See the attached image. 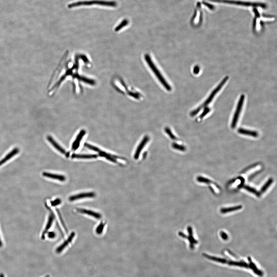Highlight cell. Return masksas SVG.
I'll return each instance as SVG.
<instances>
[{
  "instance_id": "obj_1",
  "label": "cell",
  "mask_w": 277,
  "mask_h": 277,
  "mask_svg": "<svg viewBox=\"0 0 277 277\" xmlns=\"http://www.w3.org/2000/svg\"><path fill=\"white\" fill-rule=\"evenodd\" d=\"M145 59L146 62L148 64L149 67H150V69L152 70L154 73L155 75L157 78L159 80V81L160 82L161 84L163 85L164 87L166 90H169V91H170L171 90V87L169 85L167 82L166 81V79H165L163 75H162L161 73L159 71L158 69L156 67L154 63H153L150 56L149 55H146L145 56Z\"/></svg>"
},
{
  "instance_id": "obj_2",
  "label": "cell",
  "mask_w": 277,
  "mask_h": 277,
  "mask_svg": "<svg viewBox=\"0 0 277 277\" xmlns=\"http://www.w3.org/2000/svg\"><path fill=\"white\" fill-rule=\"evenodd\" d=\"M99 5L109 7H115L117 6V4L115 1H79V2L73 3L69 4L68 5L69 8H74V7L81 6V5Z\"/></svg>"
},
{
  "instance_id": "obj_3",
  "label": "cell",
  "mask_w": 277,
  "mask_h": 277,
  "mask_svg": "<svg viewBox=\"0 0 277 277\" xmlns=\"http://www.w3.org/2000/svg\"><path fill=\"white\" fill-rule=\"evenodd\" d=\"M228 78H229V77L227 76L224 79H223L222 80V81L220 83V84L218 85L217 87H216V88H215V90H213V91L212 92V93H211L210 96H209V97L207 99V100L204 102V103L201 106H199V107H198L196 110H194V111L191 113V116H193L196 115L201 110L202 108H203L204 107H206L208 105L210 104L212 100L214 98L215 96L217 94L218 92L220 91L222 87H223L224 85L226 84V83L228 79Z\"/></svg>"
},
{
  "instance_id": "obj_4",
  "label": "cell",
  "mask_w": 277,
  "mask_h": 277,
  "mask_svg": "<svg viewBox=\"0 0 277 277\" xmlns=\"http://www.w3.org/2000/svg\"><path fill=\"white\" fill-rule=\"evenodd\" d=\"M245 99V96L244 95H242L239 99V102H238L236 111H235V114H234L233 118L232 119L231 124V127L232 128L234 129L236 127L238 119L239 118L240 114L241 111H242Z\"/></svg>"
},
{
  "instance_id": "obj_5",
  "label": "cell",
  "mask_w": 277,
  "mask_h": 277,
  "mask_svg": "<svg viewBox=\"0 0 277 277\" xmlns=\"http://www.w3.org/2000/svg\"><path fill=\"white\" fill-rule=\"evenodd\" d=\"M211 1L213 2L224 3L231 4H234V5H242V6H245L246 7H250L251 6H255L256 5H259V4H257L256 3L251 2H246V1H233V0H210Z\"/></svg>"
},
{
  "instance_id": "obj_6",
  "label": "cell",
  "mask_w": 277,
  "mask_h": 277,
  "mask_svg": "<svg viewBox=\"0 0 277 277\" xmlns=\"http://www.w3.org/2000/svg\"><path fill=\"white\" fill-rule=\"evenodd\" d=\"M96 196L95 193L94 192H87V193H81L78 194L73 195L69 198L70 201L79 200L80 199L87 198H93Z\"/></svg>"
},
{
  "instance_id": "obj_7",
  "label": "cell",
  "mask_w": 277,
  "mask_h": 277,
  "mask_svg": "<svg viewBox=\"0 0 277 277\" xmlns=\"http://www.w3.org/2000/svg\"><path fill=\"white\" fill-rule=\"evenodd\" d=\"M75 236V232H72L67 239L66 240L65 242L57 248L56 250V252L57 253H60L61 252H62L64 249L68 246L69 244L72 242Z\"/></svg>"
},
{
  "instance_id": "obj_8",
  "label": "cell",
  "mask_w": 277,
  "mask_h": 277,
  "mask_svg": "<svg viewBox=\"0 0 277 277\" xmlns=\"http://www.w3.org/2000/svg\"><path fill=\"white\" fill-rule=\"evenodd\" d=\"M86 133V131L85 130H81L80 132L77 135L76 138L73 143L72 146V150L75 151V150L78 149V148L79 147L80 144L81 143V140H82L83 137H84Z\"/></svg>"
},
{
  "instance_id": "obj_9",
  "label": "cell",
  "mask_w": 277,
  "mask_h": 277,
  "mask_svg": "<svg viewBox=\"0 0 277 277\" xmlns=\"http://www.w3.org/2000/svg\"><path fill=\"white\" fill-rule=\"evenodd\" d=\"M76 210L80 213L89 215V216H92L97 219H100L102 217L100 213L93 211H92L82 208H77Z\"/></svg>"
},
{
  "instance_id": "obj_10",
  "label": "cell",
  "mask_w": 277,
  "mask_h": 277,
  "mask_svg": "<svg viewBox=\"0 0 277 277\" xmlns=\"http://www.w3.org/2000/svg\"><path fill=\"white\" fill-rule=\"evenodd\" d=\"M47 139L48 141H49V143L54 146L55 148L57 150H58L60 152V153L62 154H63L67 155L66 152V150H64V149L62 148V147H61V146H60L58 144V143H57V142L53 139V138L51 136H47Z\"/></svg>"
},
{
  "instance_id": "obj_11",
  "label": "cell",
  "mask_w": 277,
  "mask_h": 277,
  "mask_svg": "<svg viewBox=\"0 0 277 277\" xmlns=\"http://www.w3.org/2000/svg\"><path fill=\"white\" fill-rule=\"evenodd\" d=\"M42 175L44 177L56 179V180L61 181H64L66 180L65 176L63 175L54 174L46 173V172H44L42 173Z\"/></svg>"
},
{
  "instance_id": "obj_12",
  "label": "cell",
  "mask_w": 277,
  "mask_h": 277,
  "mask_svg": "<svg viewBox=\"0 0 277 277\" xmlns=\"http://www.w3.org/2000/svg\"><path fill=\"white\" fill-rule=\"evenodd\" d=\"M19 151V149L18 148H15L12 151L8 153L7 155L5 156L4 159H3L1 160H0V166L4 164L5 162L8 161L10 159H11L12 157L17 154Z\"/></svg>"
},
{
  "instance_id": "obj_13",
  "label": "cell",
  "mask_w": 277,
  "mask_h": 277,
  "mask_svg": "<svg viewBox=\"0 0 277 277\" xmlns=\"http://www.w3.org/2000/svg\"><path fill=\"white\" fill-rule=\"evenodd\" d=\"M54 218H55L54 215L53 213H51L49 216V218L47 226H46L44 232H43L42 235V239H44V238H45L46 234L47 232L48 231L49 229L51 228L53 222L54 221Z\"/></svg>"
},
{
  "instance_id": "obj_14",
  "label": "cell",
  "mask_w": 277,
  "mask_h": 277,
  "mask_svg": "<svg viewBox=\"0 0 277 277\" xmlns=\"http://www.w3.org/2000/svg\"><path fill=\"white\" fill-rule=\"evenodd\" d=\"M99 153V155H100V157H105V158L107 159V160H110V161L112 162L113 163H117V160H116L115 158H120V157H117V156L109 154L101 150H100V151Z\"/></svg>"
},
{
  "instance_id": "obj_15",
  "label": "cell",
  "mask_w": 277,
  "mask_h": 277,
  "mask_svg": "<svg viewBox=\"0 0 277 277\" xmlns=\"http://www.w3.org/2000/svg\"><path fill=\"white\" fill-rule=\"evenodd\" d=\"M238 132L239 134L246 135H248L255 137H258V134L257 132L253 131V130H248L244 129L239 128L238 129Z\"/></svg>"
},
{
  "instance_id": "obj_16",
  "label": "cell",
  "mask_w": 277,
  "mask_h": 277,
  "mask_svg": "<svg viewBox=\"0 0 277 277\" xmlns=\"http://www.w3.org/2000/svg\"><path fill=\"white\" fill-rule=\"evenodd\" d=\"M72 158L77 159H94L98 157V155L96 154H73L72 155Z\"/></svg>"
},
{
  "instance_id": "obj_17",
  "label": "cell",
  "mask_w": 277,
  "mask_h": 277,
  "mask_svg": "<svg viewBox=\"0 0 277 277\" xmlns=\"http://www.w3.org/2000/svg\"><path fill=\"white\" fill-rule=\"evenodd\" d=\"M242 208V205H238V206L232 207L222 208L221 209L220 212L222 214H226L228 213V212L240 210Z\"/></svg>"
},
{
  "instance_id": "obj_18",
  "label": "cell",
  "mask_w": 277,
  "mask_h": 277,
  "mask_svg": "<svg viewBox=\"0 0 277 277\" xmlns=\"http://www.w3.org/2000/svg\"><path fill=\"white\" fill-rule=\"evenodd\" d=\"M189 232V236L188 238L189 242H190V247L191 249H193L194 248V246L195 244L198 243V242L194 239L193 237V231L191 228L189 227L188 228Z\"/></svg>"
},
{
  "instance_id": "obj_19",
  "label": "cell",
  "mask_w": 277,
  "mask_h": 277,
  "mask_svg": "<svg viewBox=\"0 0 277 277\" xmlns=\"http://www.w3.org/2000/svg\"><path fill=\"white\" fill-rule=\"evenodd\" d=\"M148 140V138H147V137H145L144 139L141 143H140V145L138 147L137 150H136L135 154L134 157L136 159H137L138 157V156H139V154H140V151H141L142 149H143V147H144L145 145L147 143Z\"/></svg>"
},
{
  "instance_id": "obj_20",
  "label": "cell",
  "mask_w": 277,
  "mask_h": 277,
  "mask_svg": "<svg viewBox=\"0 0 277 277\" xmlns=\"http://www.w3.org/2000/svg\"><path fill=\"white\" fill-rule=\"evenodd\" d=\"M273 180L272 178H270L269 179V180L266 182V183L265 184L262 186V189H261L260 193L261 194L265 193L267 189L268 188V187H269V186H271V185L272 184V183H273Z\"/></svg>"
},
{
  "instance_id": "obj_21",
  "label": "cell",
  "mask_w": 277,
  "mask_h": 277,
  "mask_svg": "<svg viewBox=\"0 0 277 277\" xmlns=\"http://www.w3.org/2000/svg\"><path fill=\"white\" fill-rule=\"evenodd\" d=\"M244 188L247 190L248 191L256 195L257 196L259 197L260 196L261 194L260 192H258L257 191L254 189V188L250 187V186H244Z\"/></svg>"
},
{
  "instance_id": "obj_22",
  "label": "cell",
  "mask_w": 277,
  "mask_h": 277,
  "mask_svg": "<svg viewBox=\"0 0 277 277\" xmlns=\"http://www.w3.org/2000/svg\"><path fill=\"white\" fill-rule=\"evenodd\" d=\"M106 223L103 222V221L100 222L99 226L97 227L96 229V232L98 235H101L102 233L103 230H104V226H105Z\"/></svg>"
},
{
  "instance_id": "obj_23",
  "label": "cell",
  "mask_w": 277,
  "mask_h": 277,
  "mask_svg": "<svg viewBox=\"0 0 277 277\" xmlns=\"http://www.w3.org/2000/svg\"><path fill=\"white\" fill-rule=\"evenodd\" d=\"M84 146H85L86 147H87V148L90 149V150H93L95 152H97V153H100V150H101L100 149L98 148V147L91 145L89 144L88 143H85Z\"/></svg>"
},
{
  "instance_id": "obj_24",
  "label": "cell",
  "mask_w": 277,
  "mask_h": 277,
  "mask_svg": "<svg viewBox=\"0 0 277 277\" xmlns=\"http://www.w3.org/2000/svg\"><path fill=\"white\" fill-rule=\"evenodd\" d=\"M197 180L198 181L200 182V183H206L207 184L212 183V181L209 180V179L201 177V176H199V177H198L197 178Z\"/></svg>"
},
{
  "instance_id": "obj_25",
  "label": "cell",
  "mask_w": 277,
  "mask_h": 277,
  "mask_svg": "<svg viewBox=\"0 0 277 277\" xmlns=\"http://www.w3.org/2000/svg\"><path fill=\"white\" fill-rule=\"evenodd\" d=\"M62 201L61 199L57 198L51 202V205L52 206H56L61 204Z\"/></svg>"
},
{
  "instance_id": "obj_26",
  "label": "cell",
  "mask_w": 277,
  "mask_h": 277,
  "mask_svg": "<svg viewBox=\"0 0 277 277\" xmlns=\"http://www.w3.org/2000/svg\"><path fill=\"white\" fill-rule=\"evenodd\" d=\"M127 21L125 20V21H123L120 24V25H119L116 28V31H118L119 30L123 28V27H124V26L127 25Z\"/></svg>"
},
{
  "instance_id": "obj_27",
  "label": "cell",
  "mask_w": 277,
  "mask_h": 277,
  "mask_svg": "<svg viewBox=\"0 0 277 277\" xmlns=\"http://www.w3.org/2000/svg\"><path fill=\"white\" fill-rule=\"evenodd\" d=\"M220 235L221 237L225 240H227L228 239V235L226 232L222 231L220 232Z\"/></svg>"
},
{
  "instance_id": "obj_28",
  "label": "cell",
  "mask_w": 277,
  "mask_h": 277,
  "mask_svg": "<svg viewBox=\"0 0 277 277\" xmlns=\"http://www.w3.org/2000/svg\"><path fill=\"white\" fill-rule=\"evenodd\" d=\"M210 111V110L208 108V107H206L204 110L203 112L202 113L201 115L200 116V118H202L204 117V116H206L207 114H208Z\"/></svg>"
},
{
  "instance_id": "obj_29",
  "label": "cell",
  "mask_w": 277,
  "mask_h": 277,
  "mask_svg": "<svg viewBox=\"0 0 277 277\" xmlns=\"http://www.w3.org/2000/svg\"><path fill=\"white\" fill-rule=\"evenodd\" d=\"M173 147L175 148V149H177V150H185L184 147H183V146H179L177 145V144H174L173 145Z\"/></svg>"
},
{
  "instance_id": "obj_30",
  "label": "cell",
  "mask_w": 277,
  "mask_h": 277,
  "mask_svg": "<svg viewBox=\"0 0 277 277\" xmlns=\"http://www.w3.org/2000/svg\"><path fill=\"white\" fill-rule=\"evenodd\" d=\"M56 234L54 232H49L48 234V237L49 238H54L55 237Z\"/></svg>"
},
{
  "instance_id": "obj_31",
  "label": "cell",
  "mask_w": 277,
  "mask_h": 277,
  "mask_svg": "<svg viewBox=\"0 0 277 277\" xmlns=\"http://www.w3.org/2000/svg\"><path fill=\"white\" fill-rule=\"evenodd\" d=\"M198 68H199V67H195L194 70V73H195V72H198V71L199 72V69Z\"/></svg>"
},
{
  "instance_id": "obj_32",
  "label": "cell",
  "mask_w": 277,
  "mask_h": 277,
  "mask_svg": "<svg viewBox=\"0 0 277 277\" xmlns=\"http://www.w3.org/2000/svg\"><path fill=\"white\" fill-rule=\"evenodd\" d=\"M2 246V242H1V239H0V247H1Z\"/></svg>"
},
{
  "instance_id": "obj_33",
  "label": "cell",
  "mask_w": 277,
  "mask_h": 277,
  "mask_svg": "<svg viewBox=\"0 0 277 277\" xmlns=\"http://www.w3.org/2000/svg\"><path fill=\"white\" fill-rule=\"evenodd\" d=\"M0 277H4L3 274L2 273L0 274Z\"/></svg>"
},
{
  "instance_id": "obj_34",
  "label": "cell",
  "mask_w": 277,
  "mask_h": 277,
  "mask_svg": "<svg viewBox=\"0 0 277 277\" xmlns=\"http://www.w3.org/2000/svg\"><path fill=\"white\" fill-rule=\"evenodd\" d=\"M49 277L50 276H49V275H47V276H46L45 277Z\"/></svg>"
}]
</instances>
